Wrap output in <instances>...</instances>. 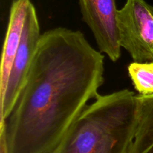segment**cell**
<instances>
[{"label": "cell", "mask_w": 153, "mask_h": 153, "mask_svg": "<svg viewBox=\"0 0 153 153\" xmlns=\"http://www.w3.org/2000/svg\"><path fill=\"white\" fill-rule=\"evenodd\" d=\"M137 122L128 153H153V94L137 95Z\"/></svg>", "instance_id": "52a82bcc"}, {"label": "cell", "mask_w": 153, "mask_h": 153, "mask_svg": "<svg viewBox=\"0 0 153 153\" xmlns=\"http://www.w3.org/2000/svg\"><path fill=\"white\" fill-rule=\"evenodd\" d=\"M103 53L82 32L42 34L4 129L7 153H50L104 82Z\"/></svg>", "instance_id": "6da1fadb"}, {"label": "cell", "mask_w": 153, "mask_h": 153, "mask_svg": "<svg viewBox=\"0 0 153 153\" xmlns=\"http://www.w3.org/2000/svg\"><path fill=\"white\" fill-rule=\"evenodd\" d=\"M31 0H13L9 14L8 24L4 38L0 71V99L7 88L12 64L19 47L27 10Z\"/></svg>", "instance_id": "8992f818"}, {"label": "cell", "mask_w": 153, "mask_h": 153, "mask_svg": "<svg viewBox=\"0 0 153 153\" xmlns=\"http://www.w3.org/2000/svg\"><path fill=\"white\" fill-rule=\"evenodd\" d=\"M120 44L134 62H153V6L146 0H126L118 10Z\"/></svg>", "instance_id": "3957f363"}, {"label": "cell", "mask_w": 153, "mask_h": 153, "mask_svg": "<svg viewBox=\"0 0 153 153\" xmlns=\"http://www.w3.org/2000/svg\"><path fill=\"white\" fill-rule=\"evenodd\" d=\"M137 122V94L122 89L88 104L50 153H128Z\"/></svg>", "instance_id": "7a4b0ae2"}, {"label": "cell", "mask_w": 153, "mask_h": 153, "mask_svg": "<svg viewBox=\"0 0 153 153\" xmlns=\"http://www.w3.org/2000/svg\"><path fill=\"white\" fill-rule=\"evenodd\" d=\"M82 19L102 53L117 62L121 56L116 0H79Z\"/></svg>", "instance_id": "5b68a950"}, {"label": "cell", "mask_w": 153, "mask_h": 153, "mask_svg": "<svg viewBox=\"0 0 153 153\" xmlns=\"http://www.w3.org/2000/svg\"><path fill=\"white\" fill-rule=\"evenodd\" d=\"M42 34L37 11L32 2L27 10L19 47L12 64L7 88L0 99V124L6 121L24 85Z\"/></svg>", "instance_id": "277c9868"}, {"label": "cell", "mask_w": 153, "mask_h": 153, "mask_svg": "<svg viewBox=\"0 0 153 153\" xmlns=\"http://www.w3.org/2000/svg\"><path fill=\"white\" fill-rule=\"evenodd\" d=\"M128 71L139 94H153V62H133L128 66Z\"/></svg>", "instance_id": "ba28073f"}]
</instances>
